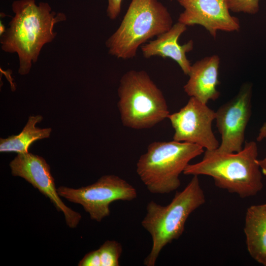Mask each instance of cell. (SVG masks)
<instances>
[{
  "label": "cell",
  "mask_w": 266,
  "mask_h": 266,
  "mask_svg": "<svg viewBox=\"0 0 266 266\" xmlns=\"http://www.w3.org/2000/svg\"><path fill=\"white\" fill-rule=\"evenodd\" d=\"M266 138V121L264 122L259 130L256 140L258 142L262 141ZM261 171L263 174L266 175V156L262 160H258Z\"/></svg>",
  "instance_id": "20"
},
{
  "label": "cell",
  "mask_w": 266,
  "mask_h": 266,
  "mask_svg": "<svg viewBox=\"0 0 266 266\" xmlns=\"http://www.w3.org/2000/svg\"><path fill=\"white\" fill-rule=\"evenodd\" d=\"M257 157L258 147L254 141L246 142L237 152L205 150L202 160L189 164L183 173L210 176L216 187L240 198H249L257 195L264 186Z\"/></svg>",
  "instance_id": "2"
},
{
  "label": "cell",
  "mask_w": 266,
  "mask_h": 266,
  "mask_svg": "<svg viewBox=\"0 0 266 266\" xmlns=\"http://www.w3.org/2000/svg\"><path fill=\"white\" fill-rule=\"evenodd\" d=\"M14 16L0 36L1 49L16 53L19 58L18 72L28 74L33 63L37 61L43 46L52 42L57 33L55 25L66 20L63 12L52 11L49 4L35 0H16L12 4Z\"/></svg>",
  "instance_id": "1"
},
{
  "label": "cell",
  "mask_w": 266,
  "mask_h": 266,
  "mask_svg": "<svg viewBox=\"0 0 266 266\" xmlns=\"http://www.w3.org/2000/svg\"><path fill=\"white\" fill-rule=\"evenodd\" d=\"M203 149L173 140L153 142L138 160L136 172L150 193L169 194L179 187L180 174L191 160L204 152Z\"/></svg>",
  "instance_id": "5"
},
{
  "label": "cell",
  "mask_w": 266,
  "mask_h": 266,
  "mask_svg": "<svg viewBox=\"0 0 266 266\" xmlns=\"http://www.w3.org/2000/svg\"><path fill=\"white\" fill-rule=\"evenodd\" d=\"M101 266H119L122 245L116 240H107L98 249Z\"/></svg>",
  "instance_id": "16"
},
{
  "label": "cell",
  "mask_w": 266,
  "mask_h": 266,
  "mask_svg": "<svg viewBox=\"0 0 266 266\" xmlns=\"http://www.w3.org/2000/svg\"><path fill=\"white\" fill-rule=\"evenodd\" d=\"M57 191L60 197L81 204L91 219L97 222L110 215L112 202L132 201L137 197L133 186L115 175L102 176L95 183L78 189L60 186Z\"/></svg>",
  "instance_id": "7"
},
{
  "label": "cell",
  "mask_w": 266,
  "mask_h": 266,
  "mask_svg": "<svg viewBox=\"0 0 266 266\" xmlns=\"http://www.w3.org/2000/svg\"><path fill=\"white\" fill-rule=\"evenodd\" d=\"M79 266H101L98 250L91 251L86 254L78 263Z\"/></svg>",
  "instance_id": "18"
},
{
  "label": "cell",
  "mask_w": 266,
  "mask_h": 266,
  "mask_svg": "<svg viewBox=\"0 0 266 266\" xmlns=\"http://www.w3.org/2000/svg\"><path fill=\"white\" fill-rule=\"evenodd\" d=\"M265 266H266V264L265 265Z\"/></svg>",
  "instance_id": "22"
},
{
  "label": "cell",
  "mask_w": 266,
  "mask_h": 266,
  "mask_svg": "<svg viewBox=\"0 0 266 266\" xmlns=\"http://www.w3.org/2000/svg\"><path fill=\"white\" fill-rule=\"evenodd\" d=\"M219 57L217 55L206 57L191 66L189 80L184 86V92L190 97H194L207 104L210 100H215L220 93L217 90Z\"/></svg>",
  "instance_id": "13"
},
{
  "label": "cell",
  "mask_w": 266,
  "mask_h": 266,
  "mask_svg": "<svg viewBox=\"0 0 266 266\" xmlns=\"http://www.w3.org/2000/svg\"><path fill=\"white\" fill-rule=\"evenodd\" d=\"M167 8L158 0H132L122 22L107 39L108 54L118 59L134 58L139 47L173 25Z\"/></svg>",
  "instance_id": "4"
},
{
  "label": "cell",
  "mask_w": 266,
  "mask_h": 266,
  "mask_svg": "<svg viewBox=\"0 0 266 266\" xmlns=\"http://www.w3.org/2000/svg\"><path fill=\"white\" fill-rule=\"evenodd\" d=\"M107 15L111 20L116 19L121 10L122 0H107Z\"/></svg>",
  "instance_id": "19"
},
{
  "label": "cell",
  "mask_w": 266,
  "mask_h": 266,
  "mask_svg": "<svg viewBox=\"0 0 266 266\" xmlns=\"http://www.w3.org/2000/svg\"><path fill=\"white\" fill-rule=\"evenodd\" d=\"M42 119V116L39 115L30 116L19 134L6 138H0V152L28 153L30 146L33 142L48 138L52 131L51 128L40 129L35 127V125Z\"/></svg>",
  "instance_id": "15"
},
{
  "label": "cell",
  "mask_w": 266,
  "mask_h": 266,
  "mask_svg": "<svg viewBox=\"0 0 266 266\" xmlns=\"http://www.w3.org/2000/svg\"><path fill=\"white\" fill-rule=\"evenodd\" d=\"M5 30H6V29L4 25L2 24L1 21H0V36L4 33Z\"/></svg>",
  "instance_id": "21"
},
{
  "label": "cell",
  "mask_w": 266,
  "mask_h": 266,
  "mask_svg": "<svg viewBox=\"0 0 266 266\" xmlns=\"http://www.w3.org/2000/svg\"><path fill=\"white\" fill-rule=\"evenodd\" d=\"M229 0H177L184 10L178 21L186 26L204 27L215 38L219 31L232 32L239 30L237 17L231 15Z\"/></svg>",
  "instance_id": "11"
},
{
  "label": "cell",
  "mask_w": 266,
  "mask_h": 266,
  "mask_svg": "<svg viewBox=\"0 0 266 266\" xmlns=\"http://www.w3.org/2000/svg\"><path fill=\"white\" fill-rule=\"evenodd\" d=\"M244 232L247 249L256 262L266 264V203L250 206L246 210Z\"/></svg>",
  "instance_id": "14"
},
{
  "label": "cell",
  "mask_w": 266,
  "mask_h": 266,
  "mask_svg": "<svg viewBox=\"0 0 266 266\" xmlns=\"http://www.w3.org/2000/svg\"><path fill=\"white\" fill-rule=\"evenodd\" d=\"M205 200L198 176L194 175L184 189L177 192L167 205L163 206L153 200L148 203L141 225L150 233L152 245L144 260L145 266L155 265L163 248L180 237L190 215Z\"/></svg>",
  "instance_id": "3"
},
{
  "label": "cell",
  "mask_w": 266,
  "mask_h": 266,
  "mask_svg": "<svg viewBox=\"0 0 266 266\" xmlns=\"http://www.w3.org/2000/svg\"><path fill=\"white\" fill-rule=\"evenodd\" d=\"M118 95L120 118L128 128L149 129L170 114L162 92L144 70L132 69L124 73Z\"/></svg>",
  "instance_id": "6"
},
{
  "label": "cell",
  "mask_w": 266,
  "mask_h": 266,
  "mask_svg": "<svg viewBox=\"0 0 266 266\" xmlns=\"http://www.w3.org/2000/svg\"><path fill=\"white\" fill-rule=\"evenodd\" d=\"M216 112L194 97L167 118L174 130L173 140L196 144L208 150L217 149L219 143L212 129Z\"/></svg>",
  "instance_id": "8"
},
{
  "label": "cell",
  "mask_w": 266,
  "mask_h": 266,
  "mask_svg": "<svg viewBox=\"0 0 266 266\" xmlns=\"http://www.w3.org/2000/svg\"><path fill=\"white\" fill-rule=\"evenodd\" d=\"M185 25L177 22L167 31L157 36L155 39L141 46L143 57L150 58L160 56L170 58L176 62L185 75L189 74L191 64L186 53L193 49L194 42L190 40L183 45L178 43L181 35L187 30Z\"/></svg>",
  "instance_id": "12"
},
{
  "label": "cell",
  "mask_w": 266,
  "mask_h": 266,
  "mask_svg": "<svg viewBox=\"0 0 266 266\" xmlns=\"http://www.w3.org/2000/svg\"><path fill=\"white\" fill-rule=\"evenodd\" d=\"M9 166L13 176L25 179L48 198L59 211L63 213L69 227L74 228L78 225L81 214L67 206L61 199L50 166L42 157L29 152L18 153Z\"/></svg>",
  "instance_id": "10"
},
{
  "label": "cell",
  "mask_w": 266,
  "mask_h": 266,
  "mask_svg": "<svg viewBox=\"0 0 266 266\" xmlns=\"http://www.w3.org/2000/svg\"><path fill=\"white\" fill-rule=\"evenodd\" d=\"M260 0H229L230 10L233 12L256 14L259 10Z\"/></svg>",
  "instance_id": "17"
},
{
  "label": "cell",
  "mask_w": 266,
  "mask_h": 266,
  "mask_svg": "<svg viewBox=\"0 0 266 266\" xmlns=\"http://www.w3.org/2000/svg\"><path fill=\"white\" fill-rule=\"evenodd\" d=\"M252 85L245 83L237 94L216 112V127L222 140L218 151L234 153L241 150L245 132L251 115Z\"/></svg>",
  "instance_id": "9"
}]
</instances>
